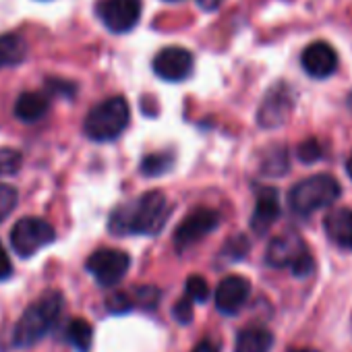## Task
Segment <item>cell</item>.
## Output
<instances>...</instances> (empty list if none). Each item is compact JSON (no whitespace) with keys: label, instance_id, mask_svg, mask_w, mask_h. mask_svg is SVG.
Listing matches in <instances>:
<instances>
[{"label":"cell","instance_id":"obj_1","mask_svg":"<svg viewBox=\"0 0 352 352\" xmlns=\"http://www.w3.org/2000/svg\"><path fill=\"white\" fill-rule=\"evenodd\" d=\"M170 208L168 199L162 191H147L141 197L118 206L108 222V228L112 234L126 236V234H143L153 236L157 234L166 220H168Z\"/></svg>","mask_w":352,"mask_h":352},{"label":"cell","instance_id":"obj_2","mask_svg":"<svg viewBox=\"0 0 352 352\" xmlns=\"http://www.w3.org/2000/svg\"><path fill=\"white\" fill-rule=\"evenodd\" d=\"M63 309H65V296L58 290L44 292L19 317L13 329V346L28 348L38 344L58 323Z\"/></svg>","mask_w":352,"mask_h":352},{"label":"cell","instance_id":"obj_3","mask_svg":"<svg viewBox=\"0 0 352 352\" xmlns=\"http://www.w3.org/2000/svg\"><path fill=\"white\" fill-rule=\"evenodd\" d=\"M129 120H131V110L126 100L120 96L108 98L89 110L83 122V133L87 139L98 143L114 141L129 126Z\"/></svg>","mask_w":352,"mask_h":352},{"label":"cell","instance_id":"obj_4","mask_svg":"<svg viewBox=\"0 0 352 352\" xmlns=\"http://www.w3.org/2000/svg\"><path fill=\"white\" fill-rule=\"evenodd\" d=\"M342 195L338 181L329 174H315L296 183L288 193L290 210L298 216H309L317 210L333 206Z\"/></svg>","mask_w":352,"mask_h":352},{"label":"cell","instance_id":"obj_5","mask_svg":"<svg viewBox=\"0 0 352 352\" xmlns=\"http://www.w3.org/2000/svg\"><path fill=\"white\" fill-rule=\"evenodd\" d=\"M265 261L272 267H290L292 274L298 278H305L315 270L311 253L307 251L302 239L294 232H286L272 239L265 251Z\"/></svg>","mask_w":352,"mask_h":352},{"label":"cell","instance_id":"obj_6","mask_svg":"<svg viewBox=\"0 0 352 352\" xmlns=\"http://www.w3.org/2000/svg\"><path fill=\"white\" fill-rule=\"evenodd\" d=\"M56 230L44 218H23L11 230V247L19 257H34L40 249L52 245Z\"/></svg>","mask_w":352,"mask_h":352},{"label":"cell","instance_id":"obj_7","mask_svg":"<svg viewBox=\"0 0 352 352\" xmlns=\"http://www.w3.org/2000/svg\"><path fill=\"white\" fill-rule=\"evenodd\" d=\"M87 272L104 288L116 286L131 267V257L120 249H98L85 263Z\"/></svg>","mask_w":352,"mask_h":352},{"label":"cell","instance_id":"obj_8","mask_svg":"<svg viewBox=\"0 0 352 352\" xmlns=\"http://www.w3.org/2000/svg\"><path fill=\"white\" fill-rule=\"evenodd\" d=\"M98 19L112 34H129L141 17V0H100Z\"/></svg>","mask_w":352,"mask_h":352},{"label":"cell","instance_id":"obj_9","mask_svg":"<svg viewBox=\"0 0 352 352\" xmlns=\"http://www.w3.org/2000/svg\"><path fill=\"white\" fill-rule=\"evenodd\" d=\"M292 110H294V94L290 85L278 83L265 94L257 112V120L263 129H278L284 122H288Z\"/></svg>","mask_w":352,"mask_h":352},{"label":"cell","instance_id":"obj_10","mask_svg":"<svg viewBox=\"0 0 352 352\" xmlns=\"http://www.w3.org/2000/svg\"><path fill=\"white\" fill-rule=\"evenodd\" d=\"M151 67L160 79H164L168 83H181L191 77L195 60L189 50H185L181 46H170V48H162L153 56Z\"/></svg>","mask_w":352,"mask_h":352},{"label":"cell","instance_id":"obj_11","mask_svg":"<svg viewBox=\"0 0 352 352\" xmlns=\"http://www.w3.org/2000/svg\"><path fill=\"white\" fill-rule=\"evenodd\" d=\"M220 224V216L218 212L210 210V208H199L195 212H191L174 232V245L179 251L189 249L191 245H195L197 241H201L204 236H208L210 232H214Z\"/></svg>","mask_w":352,"mask_h":352},{"label":"cell","instance_id":"obj_12","mask_svg":"<svg viewBox=\"0 0 352 352\" xmlns=\"http://www.w3.org/2000/svg\"><path fill=\"white\" fill-rule=\"evenodd\" d=\"M300 63L313 79H327L338 69V54L327 42H313L302 50Z\"/></svg>","mask_w":352,"mask_h":352},{"label":"cell","instance_id":"obj_13","mask_svg":"<svg viewBox=\"0 0 352 352\" xmlns=\"http://www.w3.org/2000/svg\"><path fill=\"white\" fill-rule=\"evenodd\" d=\"M251 294V282L243 276H226L216 290V307L224 315H234L247 302Z\"/></svg>","mask_w":352,"mask_h":352},{"label":"cell","instance_id":"obj_14","mask_svg":"<svg viewBox=\"0 0 352 352\" xmlns=\"http://www.w3.org/2000/svg\"><path fill=\"white\" fill-rule=\"evenodd\" d=\"M282 206H280V195L276 189L265 187L257 193L255 210L251 216V228L255 234H265L280 218Z\"/></svg>","mask_w":352,"mask_h":352},{"label":"cell","instance_id":"obj_15","mask_svg":"<svg viewBox=\"0 0 352 352\" xmlns=\"http://www.w3.org/2000/svg\"><path fill=\"white\" fill-rule=\"evenodd\" d=\"M323 228L327 239L336 247L344 251H352V210L340 208L329 212L323 220Z\"/></svg>","mask_w":352,"mask_h":352},{"label":"cell","instance_id":"obj_16","mask_svg":"<svg viewBox=\"0 0 352 352\" xmlns=\"http://www.w3.org/2000/svg\"><path fill=\"white\" fill-rule=\"evenodd\" d=\"M48 108H50V102H48V98L44 94H40V91H25V94H21L17 98L13 112H15L17 120L32 124V122L42 120L46 116Z\"/></svg>","mask_w":352,"mask_h":352},{"label":"cell","instance_id":"obj_17","mask_svg":"<svg viewBox=\"0 0 352 352\" xmlns=\"http://www.w3.org/2000/svg\"><path fill=\"white\" fill-rule=\"evenodd\" d=\"M274 346V333L261 325H249L239 331L234 352H270Z\"/></svg>","mask_w":352,"mask_h":352},{"label":"cell","instance_id":"obj_18","mask_svg":"<svg viewBox=\"0 0 352 352\" xmlns=\"http://www.w3.org/2000/svg\"><path fill=\"white\" fill-rule=\"evenodd\" d=\"M28 58V42L17 34L0 36V69L19 67Z\"/></svg>","mask_w":352,"mask_h":352},{"label":"cell","instance_id":"obj_19","mask_svg":"<svg viewBox=\"0 0 352 352\" xmlns=\"http://www.w3.org/2000/svg\"><path fill=\"white\" fill-rule=\"evenodd\" d=\"M67 340L71 342V346L79 352H89L91 342H94V327L87 319L83 317H75L69 321L67 325Z\"/></svg>","mask_w":352,"mask_h":352},{"label":"cell","instance_id":"obj_20","mask_svg":"<svg viewBox=\"0 0 352 352\" xmlns=\"http://www.w3.org/2000/svg\"><path fill=\"white\" fill-rule=\"evenodd\" d=\"M172 155L170 153H149L141 162V172L145 176H160L166 174L172 168Z\"/></svg>","mask_w":352,"mask_h":352},{"label":"cell","instance_id":"obj_21","mask_svg":"<svg viewBox=\"0 0 352 352\" xmlns=\"http://www.w3.org/2000/svg\"><path fill=\"white\" fill-rule=\"evenodd\" d=\"M23 155L13 147H0V176H13L21 170Z\"/></svg>","mask_w":352,"mask_h":352},{"label":"cell","instance_id":"obj_22","mask_svg":"<svg viewBox=\"0 0 352 352\" xmlns=\"http://www.w3.org/2000/svg\"><path fill=\"white\" fill-rule=\"evenodd\" d=\"M17 201H19L17 189L7 183H0V222H5L15 212Z\"/></svg>","mask_w":352,"mask_h":352},{"label":"cell","instance_id":"obj_23","mask_svg":"<svg viewBox=\"0 0 352 352\" xmlns=\"http://www.w3.org/2000/svg\"><path fill=\"white\" fill-rule=\"evenodd\" d=\"M185 294L195 302H204L210 296V286L201 276H189L185 284Z\"/></svg>","mask_w":352,"mask_h":352},{"label":"cell","instance_id":"obj_24","mask_svg":"<svg viewBox=\"0 0 352 352\" xmlns=\"http://www.w3.org/2000/svg\"><path fill=\"white\" fill-rule=\"evenodd\" d=\"M133 307H135V300H133V296H129L126 292H112V294L106 298V309H108V313H112V315L129 313Z\"/></svg>","mask_w":352,"mask_h":352},{"label":"cell","instance_id":"obj_25","mask_svg":"<svg viewBox=\"0 0 352 352\" xmlns=\"http://www.w3.org/2000/svg\"><path fill=\"white\" fill-rule=\"evenodd\" d=\"M157 298H160V290L153 286H139L133 294L135 305L143 309H153L157 305Z\"/></svg>","mask_w":352,"mask_h":352},{"label":"cell","instance_id":"obj_26","mask_svg":"<svg viewBox=\"0 0 352 352\" xmlns=\"http://www.w3.org/2000/svg\"><path fill=\"white\" fill-rule=\"evenodd\" d=\"M172 313H174V317H176V321L179 323H183V325H187L191 319H193V300L185 294V298H181L179 302L174 305V309H172Z\"/></svg>","mask_w":352,"mask_h":352},{"label":"cell","instance_id":"obj_27","mask_svg":"<svg viewBox=\"0 0 352 352\" xmlns=\"http://www.w3.org/2000/svg\"><path fill=\"white\" fill-rule=\"evenodd\" d=\"M321 155H323V153H321V145L317 143V139H307V141L300 143V147H298V157H300L302 162H307V164L317 162Z\"/></svg>","mask_w":352,"mask_h":352},{"label":"cell","instance_id":"obj_28","mask_svg":"<svg viewBox=\"0 0 352 352\" xmlns=\"http://www.w3.org/2000/svg\"><path fill=\"white\" fill-rule=\"evenodd\" d=\"M13 276V263H11V257L7 253V249L0 245V280H7Z\"/></svg>","mask_w":352,"mask_h":352},{"label":"cell","instance_id":"obj_29","mask_svg":"<svg viewBox=\"0 0 352 352\" xmlns=\"http://www.w3.org/2000/svg\"><path fill=\"white\" fill-rule=\"evenodd\" d=\"M191 352H220V346L214 342V340H210V338H206V340H201Z\"/></svg>","mask_w":352,"mask_h":352},{"label":"cell","instance_id":"obj_30","mask_svg":"<svg viewBox=\"0 0 352 352\" xmlns=\"http://www.w3.org/2000/svg\"><path fill=\"white\" fill-rule=\"evenodd\" d=\"M222 3L224 0H197L199 9H204V11H216Z\"/></svg>","mask_w":352,"mask_h":352},{"label":"cell","instance_id":"obj_31","mask_svg":"<svg viewBox=\"0 0 352 352\" xmlns=\"http://www.w3.org/2000/svg\"><path fill=\"white\" fill-rule=\"evenodd\" d=\"M346 174L350 176V181H352V155L346 160Z\"/></svg>","mask_w":352,"mask_h":352},{"label":"cell","instance_id":"obj_32","mask_svg":"<svg viewBox=\"0 0 352 352\" xmlns=\"http://www.w3.org/2000/svg\"><path fill=\"white\" fill-rule=\"evenodd\" d=\"M290 352H317V350H313V348H294Z\"/></svg>","mask_w":352,"mask_h":352},{"label":"cell","instance_id":"obj_33","mask_svg":"<svg viewBox=\"0 0 352 352\" xmlns=\"http://www.w3.org/2000/svg\"><path fill=\"white\" fill-rule=\"evenodd\" d=\"M166 3H179V0H166Z\"/></svg>","mask_w":352,"mask_h":352}]
</instances>
